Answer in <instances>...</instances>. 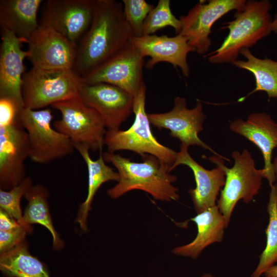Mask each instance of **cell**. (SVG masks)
Listing matches in <instances>:
<instances>
[{
    "label": "cell",
    "instance_id": "obj_1",
    "mask_svg": "<svg viewBox=\"0 0 277 277\" xmlns=\"http://www.w3.org/2000/svg\"><path fill=\"white\" fill-rule=\"evenodd\" d=\"M132 36L122 3L96 0L91 25L77 46L73 71L83 78L121 50Z\"/></svg>",
    "mask_w": 277,
    "mask_h": 277
},
{
    "label": "cell",
    "instance_id": "obj_2",
    "mask_svg": "<svg viewBox=\"0 0 277 277\" xmlns=\"http://www.w3.org/2000/svg\"><path fill=\"white\" fill-rule=\"evenodd\" d=\"M106 162L111 163L120 175L117 184L107 191L112 199H117L132 190H141L161 201H176L179 190L173 183L177 180L170 173L171 167L155 156L145 154L141 162H132L118 154H103Z\"/></svg>",
    "mask_w": 277,
    "mask_h": 277
},
{
    "label": "cell",
    "instance_id": "obj_3",
    "mask_svg": "<svg viewBox=\"0 0 277 277\" xmlns=\"http://www.w3.org/2000/svg\"><path fill=\"white\" fill-rule=\"evenodd\" d=\"M271 8L268 0L246 1L243 8L236 11L234 19L222 28L228 29L229 33L221 46L208 55V61L212 64H232L242 50L249 49L270 34Z\"/></svg>",
    "mask_w": 277,
    "mask_h": 277
},
{
    "label": "cell",
    "instance_id": "obj_4",
    "mask_svg": "<svg viewBox=\"0 0 277 277\" xmlns=\"http://www.w3.org/2000/svg\"><path fill=\"white\" fill-rule=\"evenodd\" d=\"M146 94V87L144 84L133 96V112L135 115L133 123L126 130H107L104 145L107 147V152L110 153L129 150L141 156L145 154L155 156L171 168L177 152L160 143L153 135L148 113L145 111Z\"/></svg>",
    "mask_w": 277,
    "mask_h": 277
},
{
    "label": "cell",
    "instance_id": "obj_5",
    "mask_svg": "<svg viewBox=\"0 0 277 277\" xmlns=\"http://www.w3.org/2000/svg\"><path fill=\"white\" fill-rule=\"evenodd\" d=\"M231 156L234 164L229 168L224 165L222 156L209 158L210 161L219 164L225 173V185L216 205L228 226L237 203L240 200L246 204L250 203L258 194L263 179L262 169L256 168L254 160L248 149H245L242 152L234 150Z\"/></svg>",
    "mask_w": 277,
    "mask_h": 277
},
{
    "label": "cell",
    "instance_id": "obj_6",
    "mask_svg": "<svg viewBox=\"0 0 277 277\" xmlns=\"http://www.w3.org/2000/svg\"><path fill=\"white\" fill-rule=\"evenodd\" d=\"M82 78L73 69L47 70L32 67L23 76L25 108L39 110L79 95Z\"/></svg>",
    "mask_w": 277,
    "mask_h": 277
},
{
    "label": "cell",
    "instance_id": "obj_7",
    "mask_svg": "<svg viewBox=\"0 0 277 277\" xmlns=\"http://www.w3.org/2000/svg\"><path fill=\"white\" fill-rule=\"evenodd\" d=\"M52 107L61 112L53 127L67 136L74 145L87 146L93 151H102L107 131L98 113L86 105L80 95L57 102Z\"/></svg>",
    "mask_w": 277,
    "mask_h": 277
},
{
    "label": "cell",
    "instance_id": "obj_8",
    "mask_svg": "<svg viewBox=\"0 0 277 277\" xmlns=\"http://www.w3.org/2000/svg\"><path fill=\"white\" fill-rule=\"evenodd\" d=\"M53 118L49 108L25 107L21 112V123L27 132L30 145L29 159L34 163L48 164L70 155L75 149L71 140L52 125Z\"/></svg>",
    "mask_w": 277,
    "mask_h": 277
},
{
    "label": "cell",
    "instance_id": "obj_9",
    "mask_svg": "<svg viewBox=\"0 0 277 277\" xmlns=\"http://www.w3.org/2000/svg\"><path fill=\"white\" fill-rule=\"evenodd\" d=\"M144 57L130 42L115 55L82 78V83H104L117 86L132 94L145 84Z\"/></svg>",
    "mask_w": 277,
    "mask_h": 277
},
{
    "label": "cell",
    "instance_id": "obj_10",
    "mask_svg": "<svg viewBox=\"0 0 277 277\" xmlns=\"http://www.w3.org/2000/svg\"><path fill=\"white\" fill-rule=\"evenodd\" d=\"M79 95L86 105L98 113L109 131L119 130L133 112V96L111 84L82 83Z\"/></svg>",
    "mask_w": 277,
    "mask_h": 277
},
{
    "label": "cell",
    "instance_id": "obj_11",
    "mask_svg": "<svg viewBox=\"0 0 277 277\" xmlns=\"http://www.w3.org/2000/svg\"><path fill=\"white\" fill-rule=\"evenodd\" d=\"M246 3L245 0L200 1L187 15L180 17L182 29L179 34L187 38L196 52L204 54L210 48L209 35L214 23L229 12L241 9Z\"/></svg>",
    "mask_w": 277,
    "mask_h": 277
},
{
    "label": "cell",
    "instance_id": "obj_12",
    "mask_svg": "<svg viewBox=\"0 0 277 277\" xmlns=\"http://www.w3.org/2000/svg\"><path fill=\"white\" fill-rule=\"evenodd\" d=\"M32 67L47 70L73 69L77 48L60 33L41 23L27 42Z\"/></svg>",
    "mask_w": 277,
    "mask_h": 277
},
{
    "label": "cell",
    "instance_id": "obj_13",
    "mask_svg": "<svg viewBox=\"0 0 277 277\" xmlns=\"http://www.w3.org/2000/svg\"><path fill=\"white\" fill-rule=\"evenodd\" d=\"M96 3V0H48L42 23L77 48L91 25Z\"/></svg>",
    "mask_w": 277,
    "mask_h": 277
},
{
    "label": "cell",
    "instance_id": "obj_14",
    "mask_svg": "<svg viewBox=\"0 0 277 277\" xmlns=\"http://www.w3.org/2000/svg\"><path fill=\"white\" fill-rule=\"evenodd\" d=\"M185 97L177 96L174 99V106L166 113H148L150 124L159 129L170 131V135L177 138L181 144L187 147L196 145L219 155L198 136L203 130V124L206 115L203 111L201 103L197 102L195 106L189 109L186 106Z\"/></svg>",
    "mask_w": 277,
    "mask_h": 277
},
{
    "label": "cell",
    "instance_id": "obj_15",
    "mask_svg": "<svg viewBox=\"0 0 277 277\" xmlns=\"http://www.w3.org/2000/svg\"><path fill=\"white\" fill-rule=\"evenodd\" d=\"M27 131L21 121L0 126V187L9 190L27 176L25 161L30 155Z\"/></svg>",
    "mask_w": 277,
    "mask_h": 277
},
{
    "label": "cell",
    "instance_id": "obj_16",
    "mask_svg": "<svg viewBox=\"0 0 277 277\" xmlns=\"http://www.w3.org/2000/svg\"><path fill=\"white\" fill-rule=\"evenodd\" d=\"M229 129L245 137L260 150L264 162L263 176L272 187L276 180L272 155L277 147V123L268 113L256 112L249 114L245 121L235 120L230 123Z\"/></svg>",
    "mask_w": 277,
    "mask_h": 277
},
{
    "label": "cell",
    "instance_id": "obj_17",
    "mask_svg": "<svg viewBox=\"0 0 277 277\" xmlns=\"http://www.w3.org/2000/svg\"><path fill=\"white\" fill-rule=\"evenodd\" d=\"M130 42L144 57H150L145 65L146 68L151 69L157 63L165 62L172 64L174 68L179 67L184 76H189L187 55L195 51V49L189 44L186 37L180 34L174 37L144 35L141 37L132 36Z\"/></svg>",
    "mask_w": 277,
    "mask_h": 277
},
{
    "label": "cell",
    "instance_id": "obj_18",
    "mask_svg": "<svg viewBox=\"0 0 277 277\" xmlns=\"http://www.w3.org/2000/svg\"><path fill=\"white\" fill-rule=\"evenodd\" d=\"M188 147L181 144L175 161L171 167L173 170L181 165L187 166L193 173L196 186L188 190L197 213L216 205L217 197L225 183V173L219 164L211 161L216 167L207 170L196 162L190 155Z\"/></svg>",
    "mask_w": 277,
    "mask_h": 277
},
{
    "label": "cell",
    "instance_id": "obj_19",
    "mask_svg": "<svg viewBox=\"0 0 277 277\" xmlns=\"http://www.w3.org/2000/svg\"><path fill=\"white\" fill-rule=\"evenodd\" d=\"M0 96H9L24 103L22 86L25 73L24 60L27 51L21 48L24 43L6 28H1Z\"/></svg>",
    "mask_w": 277,
    "mask_h": 277
},
{
    "label": "cell",
    "instance_id": "obj_20",
    "mask_svg": "<svg viewBox=\"0 0 277 277\" xmlns=\"http://www.w3.org/2000/svg\"><path fill=\"white\" fill-rule=\"evenodd\" d=\"M191 220L197 226L196 236L187 244L174 248L171 252L177 256L196 259L211 244L222 242L228 226L217 205L197 213Z\"/></svg>",
    "mask_w": 277,
    "mask_h": 277
},
{
    "label": "cell",
    "instance_id": "obj_21",
    "mask_svg": "<svg viewBox=\"0 0 277 277\" xmlns=\"http://www.w3.org/2000/svg\"><path fill=\"white\" fill-rule=\"evenodd\" d=\"M42 2L41 0L0 1L1 28L9 30L27 43L39 27L37 14Z\"/></svg>",
    "mask_w": 277,
    "mask_h": 277
},
{
    "label": "cell",
    "instance_id": "obj_22",
    "mask_svg": "<svg viewBox=\"0 0 277 277\" xmlns=\"http://www.w3.org/2000/svg\"><path fill=\"white\" fill-rule=\"evenodd\" d=\"M74 147L85 162L88 169V193L85 201L80 205L76 219V222L79 224L81 229L87 232V219L95 193L103 184L110 181L118 182L120 177L117 171H114L106 164L102 152L97 160H93L89 154L90 149L87 146L78 144L74 145Z\"/></svg>",
    "mask_w": 277,
    "mask_h": 277
},
{
    "label": "cell",
    "instance_id": "obj_23",
    "mask_svg": "<svg viewBox=\"0 0 277 277\" xmlns=\"http://www.w3.org/2000/svg\"><path fill=\"white\" fill-rule=\"evenodd\" d=\"M25 241L0 254V270L6 277H50L46 266L31 255Z\"/></svg>",
    "mask_w": 277,
    "mask_h": 277
},
{
    "label": "cell",
    "instance_id": "obj_24",
    "mask_svg": "<svg viewBox=\"0 0 277 277\" xmlns=\"http://www.w3.org/2000/svg\"><path fill=\"white\" fill-rule=\"evenodd\" d=\"M49 196L45 187L41 184L33 185L24 195L28 203L23 214L22 223L29 225L39 224L46 227L52 235L54 249L60 250L64 243L53 226L48 202Z\"/></svg>",
    "mask_w": 277,
    "mask_h": 277
},
{
    "label": "cell",
    "instance_id": "obj_25",
    "mask_svg": "<svg viewBox=\"0 0 277 277\" xmlns=\"http://www.w3.org/2000/svg\"><path fill=\"white\" fill-rule=\"evenodd\" d=\"M246 61L236 60L232 64L252 73L255 80V87L246 97L257 91L265 92L269 99L277 98V61L268 58L255 57L249 49L240 52Z\"/></svg>",
    "mask_w": 277,
    "mask_h": 277
},
{
    "label": "cell",
    "instance_id": "obj_26",
    "mask_svg": "<svg viewBox=\"0 0 277 277\" xmlns=\"http://www.w3.org/2000/svg\"><path fill=\"white\" fill-rule=\"evenodd\" d=\"M270 188L267 206L269 222L266 230V245L251 277H261L277 262V182Z\"/></svg>",
    "mask_w": 277,
    "mask_h": 277
},
{
    "label": "cell",
    "instance_id": "obj_27",
    "mask_svg": "<svg viewBox=\"0 0 277 277\" xmlns=\"http://www.w3.org/2000/svg\"><path fill=\"white\" fill-rule=\"evenodd\" d=\"M167 26L173 28L179 34L182 29V22L172 13L169 0H159L145 22L143 35H152Z\"/></svg>",
    "mask_w": 277,
    "mask_h": 277
},
{
    "label": "cell",
    "instance_id": "obj_28",
    "mask_svg": "<svg viewBox=\"0 0 277 277\" xmlns=\"http://www.w3.org/2000/svg\"><path fill=\"white\" fill-rule=\"evenodd\" d=\"M32 186V179L27 176L18 185L10 190L0 189L1 209L6 212L22 224H23L21 200Z\"/></svg>",
    "mask_w": 277,
    "mask_h": 277
},
{
    "label": "cell",
    "instance_id": "obj_29",
    "mask_svg": "<svg viewBox=\"0 0 277 277\" xmlns=\"http://www.w3.org/2000/svg\"><path fill=\"white\" fill-rule=\"evenodd\" d=\"M123 12L133 36L143 35L145 22L154 6L144 0H123Z\"/></svg>",
    "mask_w": 277,
    "mask_h": 277
},
{
    "label": "cell",
    "instance_id": "obj_30",
    "mask_svg": "<svg viewBox=\"0 0 277 277\" xmlns=\"http://www.w3.org/2000/svg\"><path fill=\"white\" fill-rule=\"evenodd\" d=\"M24 103L9 96H0V126H5L20 121Z\"/></svg>",
    "mask_w": 277,
    "mask_h": 277
},
{
    "label": "cell",
    "instance_id": "obj_31",
    "mask_svg": "<svg viewBox=\"0 0 277 277\" xmlns=\"http://www.w3.org/2000/svg\"><path fill=\"white\" fill-rule=\"evenodd\" d=\"M32 228L29 225H22L10 231L0 230V253L6 252L26 241L27 234H30Z\"/></svg>",
    "mask_w": 277,
    "mask_h": 277
},
{
    "label": "cell",
    "instance_id": "obj_32",
    "mask_svg": "<svg viewBox=\"0 0 277 277\" xmlns=\"http://www.w3.org/2000/svg\"><path fill=\"white\" fill-rule=\"evenodd\" d=\"M22 225L8 213L0 209V230L10 231L15 229Z\"/></svg>",
    "mask_w": 277,
    "mask_h": 277
},
{
    "label": "cell",
    "instance_id": "obj_33",
    "mask_svg": "<svg viewBox=\"0 0 277 277\" xmlns=\"http://www.w3.org/2000/svg\"><path fill=\"white\" fill-rule=\"evenodd\" d=\"M264 275L265 277H277V264H275L267 269Z\"/></svg>",
    "mask_w": 277,
    "mask_h": 277
},
{
    "label": "cell",
    "instance_id": "obj_34",
    "mask_svg": "<svg viewBox=\"0 0 277 277\" xmlns=\"http://www.w3.org/2000/svg\"><path fill=\"white\" fill-rule=\"evenodd\" d=\"M271 30L277 34V12L271 23Z\"/></svg>",
    "mask_w": 277,
    "mask_h": 277
},
{
    "label": "cell",
    "instance_id": "obj_35",
    "mask_svg": "<svg viewBox=\"0 0 277 277\" xmlns=\"http://www.w3.org/2000/svg\"><path fill=\"white\" fill-rule=\"evenodd\" d=\"M273 164V167L274 169V171L275 174L276 179H277V155L275 156L273 162H272Z\"/></svg>",
    "mask_w": 277,
    "mask_h": 277
},
{
    "label": "cell",
    "instance_id": "obj_36",
    "mask_svg": "<svg viewBox=\"0 0 277 277\" xmlns=\"http://www.w3.org/2000/svg\"><path fill=\"white\" fill-rule=\"evenodd\" d=\"M200 277H215V276L212 274H210L209 273H205L202 274V275H201Z\"/></svg>",
    "mask_w": 277,
    "mask_h": 277
}]
</instances>
